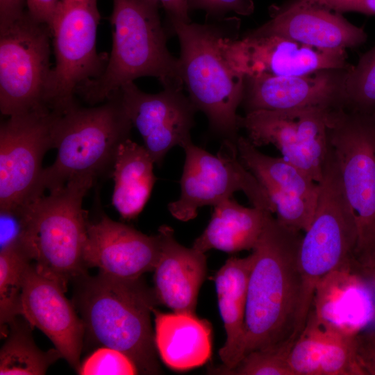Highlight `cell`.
<instances>
[{
	"label": "cell",
	"mask_w": 375,
	"mask_h": 375,
	"mask_svg": "<svg viewBox=\"0 0 375 375\" xmlns=\"http://www.w3.org/2000/svg\"><path fill=\"white\" fill-rule=\"evenodd\" d=\"M174 233L167 225L158 228L160 253L153 269V290L158 303L172 311L194 312L206 274V256L181 245Z\"/></svg>",
	"instance_id": "ffe728a7"
},
{
	"label": "cell",
	"mask_w": 375,
	"mask_h": 375,
	"mask_svg": "<svg viewBox=\"0 0 375 375\" xmlns=\"http://www.w3.org/2000/svg\"><path fill=\"white\" fill-rule=\"evenodd\" d=\"M269 212L244 207L232 197L225 199L214 206L207 227L192 247L203 253L211 249L227 253L253 250Z\"/></svg>",
	"instance_id": "603a6c76"
},
{
	"label": "cell",
	"mask_w": 375,
	"mask_h": 375,
	"mask_svg": "<svg viewBox=\"0 0 375 375\" xmlns=\"http://www.w3.org/2000/svg\"><path fill=\"white\" fill-rule=\"evenodd\" d=\"M297 2L323 8L340 14L353 12L375 15V0H298Z\"/></svg>",
	"instance_id": "8d00e7d4"
},
{
	"label": "cell",
	"mask_w": 375,
	"mask_h": 375,
	"mask_svg": "<svg viewBox=\"0 0 375 375\" xmlns=\"http://www.w3.org/2000/svg\"><path fill=\"white\" fill-rule=\"evenodd\" d=\"M313 219L299 251L302 280L300 326H306L316 290L335 272L351 273L357 242L353 212L335 162L328 151Z\"/></svg>",
	"instance_id": "ba28073f"
},
{
	"label": "cell",
	"mask_w": 375,
	"mask_h": 375,
	"mask_svg": "<svg viewBox=\"0 0 375 375\" xmlns=\"http://www.w3.org/2000/svg\"><path fill=\"white\" fill-rule=\"evenodd\" d=\"M81 375L139 374L135 363L124 353L109 347H99L81 362Z\"/></svg>",
	"instance_id": "d6a6232c"
},
{
	"label": "cell",
	"mask_w": 375,
	"mask_h": 375,
	"mask_svg": "<svg viewBox=\"0 0 375 375\" xmlns=\"http://www.w3.org/2000/svg\"><path fill=\"white\" fill-rule=\"evenodd\" d=\"M348 68L302 76L245 77L241 105L246 112L340 107Z\"/></svg>",
	"instance_id": "e0dca14e"
},
{
	"label": "cell",
	"mask_w": 375,
	"mask_h": 375,
	"mask_svg": "<svg viewBox=\"0 0 375 375\" xmlns=\"http://www.w3.org/2000/svg\"><path fill=\"white\" fill-rule=\"evenodd\" d=\"M60 0H26V10L37 21L51 27Z\"/></svg>",
	"instance_id": "74e56055"
},
{
	"label": "cell",
	"mask_w": 375,
	"mask_h": 375,
	"mask_svg": "<svg viewBox=\"0 0 375 375\" xmlns=\"http://www.w3.org/2000/svg\"><path fill=\"white\" fill-rule=\"evenodd\" d=\"M288 353V351L281 350L253 351L233 369H210L208 372L224 375H293L287 362Z\"/></svg>",
	"instance_id": "1f68e13d"
},
{
	"label": "cell",
	"mask_w": 375,
	"mask_h": 375,
	"mask_svg": "<svg viewBox=\"0 0 375 375\" xmlns=\"http://www.w3.org/2000/svg\"><path fill=\"white\" fill-rule=\"evenodd\" d=\"M262 185L272 203L276 219L290 228L305 232L313 219L317 201L282 191L270 185Z\"/></svg>",
	"instance_id": "4dcf8cb0"
},
{
	"label": "cell",
	"mask_w": 375,
	"mask_h": 375,
	"mask_svg": "<svg viewBox=\"0 0 375 375\" xmlns=\"http://www.w3.org/2000/svg\"><path fill=\"white\" fill-rule=\"evenodd\" d=\"M18 316L8 326L6 340L0 351L1 375H41L59 358L55 348L42 351L31 336L33 327L24 317Z\"/></svg>",
	"instance_id": "484cf974"
},
{
	"label": "cell",
	"mask_w": 375,
	"mask_h": 375,
	"mask_svg": "<svg viewBox=\"0 0 375 375\" xmlns=\"http://www.w3.org/2000/svg\"><path fill=\"white\" fill-rule=\"evenodd\" d=\"M103 103L82 107L78 103L62 113L53 112L54 162L43 169L41 194L59 188L72 178H96L112 171L119 146L129 138L133 124L122 102L120 91Z\"/></svg>",
	"instance_id": "8992f818"
},
{
	"label": "cell",
	"mask_w": 375,
	"mask_h": 375,
	"mask_svg": "<svg viewBox=\"0 0 375 375\" xmlns=\"http://www.w3.org/2000/svg\"><path fill=\"white\" fill-rule=\"evenodd\" d=\"M160 253L158 233L147 235L134 228L102 215L88 222L83 250L86 267L124 278H140L154 269Z\"/></svg>",
	"instance_id": "ac0fdd59"
},
{
	"label": "cell",
	"mask_w": 375,
	"mask_h": 375,
	"mask_svg": "<svg viewBox=\"0 0 375 375\" xmlns=\"http://www.w3.org/2000/svg\"><path fill=\"white\" fill-rule=\"evenodd\" d=\"M355 355L360 375H375V329L356 333Z\"/></svg>",
	"instance_id": "d590c367"
},
{
	"label": "cell",
	"mask_w": 375,
	"mask_h": 375,
	"mask_svg": "<svg viewBox=\"0 0 375 375\" xmlns=\"http://www.w3.org/2000/svg\"><path fill=\"white\" fill-rule=\"evenodd\" d=\"M253 258L252 253L244 258L230 257L215 276L226 341L219 350L222 365L212 369H233L242 359L247 286Z\"/></svg>",
	"instance_id": "7402d4cb"
},
{
	"label": "cell",
	"mask_w": 375,
	"mask_h": 375,
	"mask_svg": "<svg viewBox=\"0 0 375 375\" xmlns=\"http://www.w3.org/2000/svg\"><path fill=\"white\" fill-rule=\"evenodd\" d=\"M26 0H0V29L19 18L25 11Z\"/></svg>",
	"instance_id": "ab89813d"
},
{
	"label": "cell",
	"mask_w": 375,
	"mask_h": 375,
	"mask_svg": "<svg viewBox=\"0 0 375 375\" xmlns=\"http://www.w3.org/2000/svg\"><path fill=\"white\" fill-rule=\"evenodd\" d=\"M74 303L81 314L85 337L99 347L118 350L135 363L139 374H158L151 315L158 301L140 278L124 279L101 272L74 281Z\"/></svg>",
	"instance_id": "7a4b0ae2"
},
{
	"label": "cell",
	"mask_w": 375,
	"mask_h": 375,
	"mask_svg": "<svg viewBox=\"0 0 375 375\" xmlns=\"http://www.w3.org/2000/svg\"><path fill=\"white\" fill-rule=\"evenodd\" d=\"M31 262L22 251L0 252V330L6 338L9 325L19 316L24 274Z\"/></svg>",
	"instance_id": "4316f807"
},
{
	"label": "cell",
	"mask_w": 375,
	"mask_h": 375,
	"mask_svg": "<svg viewBox=\"0 0 375 375\" xmlns=\"http://www.w3.org/2000/svg\"><path fill=\"white\" fill-rule=\"evenodd\" d=\"M327 321L310 310L306 326L292 345L287 362L293 375H319V365Z\"/></svg>",
	"instance_id": "f1b7e54d"
},
{
	"label": "cell",
	"mask_w": 375,
	"mask_h": 375,
	"mask_svg": "<svg viewBox=\"0 0 375 375\" xmlns=\"http://www.w3.org/2000/svg\"><path fill=\"white\" fill-rule=\"evenodd\" d=\"M26 226L24 206L0 209V252L8 250L24 252L23 241Z\"/></svg>",
	"instance_id": "836d02e7"
},
{
	"label": "cell",
	"mask_w": 375,
	"mask_h": 375,
	"mask_svg": "<svg viewBox=\"0 0 375 375\" xmlns=\"http://www.w3.org/2000/svg\"><path fill=\"white\" fill-rule=\"evenodd\" d=\"M220 47L228 64L244 78L302 76L351 66L346 51L315 49L255 29L242 38H238V34L226 36L221 40Z\"/></svg>",
	"instance_id": "5bb4252c"
},
{
	"label": "cell",
	"mask_w": 375,
	"mask_h": 375,
	"mask_svg": "<svg viewBox=\"0 0 375 375\" xmlns=\"http://www.w3.org/2000/svg\"><path fill=\"white\" fill-rule=\"evenodd\" d=\"M127 114L139 131L144 147L158 166L175 146L191 141L190 131L198 111L183 90L163 88L156 94L146 93L134 82L119 90Z\"/></svg>",
	"instance_id": "9a60e30c"
},
{
	"label": "cell",
	"mask_w": 375,
	"mask_h": 375,
	"mask_svg": "<svg viewBox=\"0 0 375 375\" xmlns=\"http://www.w3.org/2000/svg\"><path fill=\"white\" fill-rule=\"evenodd\" d=\"M190 11L203 10L213 19L226 17L228 12L249 15L254 10L252 0H188Z\"/></svg>",
	"instance_id": "e575fe53"
},
{
	"label": "cell",
	"mask_w": 375,
	"mask_h": 375,
	"mask_svg": "<svg viewBox=\"0 0 375 375\" xmlns=\"http://www.w3.org/2000/svg\"><path fill=\"white\" fill-rule=\"evenodd\" d=\"M96 178L73 177L24 206L27 226L23 251L40 274L65 292L69 282L87 274L83 250L89 221L82 203Z\"/></svg>",
	"instance_id": "5b68a950"
},
{
	"label": "cell",
	"mask_w": 375,
	"mask_h": 375,
	"mask_svg": "<svg viewBox=\"0 0 375 375\" xmlns=\"http://www.w3.org/2000/svg\"><path fill=\"white\" fill-rule=\"evenodd\" d=\"M112 46L106 67L76 95L94 106L143 76L156 78L163 88L183 90L180 61L168 50V31L162 24L159 4L155 0H112Z\"/></svg>",
	"instance_id": "3957f363"
},
{
	"label": "cell",
	"mask_w": 375,
	"mask_h": 375,
	"mask_svg": "<svg viewBox=\"0 0 375 375\" xmlns=\"http://www.w3.org/2000/svg\"><path fill=\"white\" fill-rule=\"evenodd\" d=\"M49 26L23 14L0 29V110L11 117L50 111L44 94L51 70Z\"/></svg>",
	"instance_id": "30bf717a"
},
{
	"label": "cell",
	"mask_w": 375,
	"mask_h": 375,
	"mask_svg": "<svg viewBox=\"0 0 375 375\" xmlns=\"http://www.w3.org/2000/svg\"><path fill=\"white\" fill-rule=\"evenodd\" d=\"M167 16V22H191L188 0H155Z\"/></svg>",
	"instance_id": "f35d334b"
},
{
	"label": "cell",
	"mask_w": 375,
	"mask_h": 375,
	"mask_svg": "<svg viewBox=\"0 0 375 375\" xmlns=\"http://www.w3.org/2000/svg\"><path fill=\"white\" fill-rule=\"evenodd\" d=\"M154 163L146 148L130 138L119 146L112 171V203L123 219L136 218L149 200L156 180Z\"/></svg>",
	"instance_id": "cb8c5ba5"
},
{
	"label": "cell",
	"mask_w": 375,
	"mask_h": 375,
	"mask_svg": "<svg viewBox=\"0 0 375 375\" xmlns=\"http://www.w3.org/2000/svg\"><path fill=\"white\" fill-rule=\"evenodd\" d=\"M352 332L327 322L319 365V375H360Z\"/></svg>",
	"instance_id": "f546056e"
},
{
	"label": "cell",
	"mask_w": 375,
	"mask_h": 375,
	"mask_svg": "<svg viewBox=\"0 0 375 375\" xmlns=\"http://www.w3.org/2000/svg\"><path fill=\"white\" fill-rule=\"evenodd\" d=\"M327 136L356 224L352 272L359 274L375 267V113L332 108Z\"/></svg>",
	"instance_id": "52a82bcc"
},
{
	"label": "cell",
	"mask_w": 375,
	"mask_h": 375,
	"mask_svg": "<svg viewBox=\"0 0 375 375\" xmlns=\"http://www.w3.org/2000/svg\"><path fill=\"white\" fill-rule=\"evenodd\" d=\"M240 24L239 18L228 17L205 24L169 22L165 26L179 40L181 73L188 97L206 115L210 130L235 144L244 78L226 62L220 41L238 34Z\"/></svg>",
	"instance_id": "277c9868"
},
{
	"label": "cell",
	"mask_w": 375,
	"mask_h": 375,
	"mask_svg": "<svg viewBox=\"0 0 375 375\" xmlns=\"http://www.w3.org/2000/svg\"><path fill=\"white\" fill-rule=\"evenodd\" d=\"M331 109L253 110L240 116L239 125L253 146L274 145L283 158L319 183L328 151L327 115Z\"/></svg>",
	"instance_id": "4fadbf2b"
},
{
	"label": "cell",
	"mask_w": 375,
	"mask_h": 375,
	"mask_svg": "<svg viewBox=\"0 0 375 375\" xmlns=\"http://www.w3.org/2000/svg\"><path fill=\"white\" fill-rule=\"evenodd\" d=\"M97 0H60L51 27L55 65L44 94L46 107L62 113L77 103L81 86L99 77L108 60L97 51Z\"/></svg>",
	"instance_id": "9c48e42d"
},
{
	"label": "cell",
	"mask_w": 375,
	"mask_h": 375,
	"mask_svg": "<svg viewBox=\"0 0 375 375\" xmlns=\"http://www.w3.org/2000/svg\"><path fill=\"white\" fill-rule=\"evenodd\" d=\"M53 112L8 117L0 126V209L24 206L42 195V159L53 149Z\"/></svg>",
	"instance_id": "7c38bea8"
},
{
	"label": "cell",
	"mask_w": 375,
	"mask_h": 375,
	"mask_svg": "<svg viewBox=\"0 0 375 375\" xmlns=\"http://www.w3.org/2000/svg\"><path fill=\"white\" fill-rule=\"evenodd\" d=\"M65 292L58 283L40 274L30 262L24 274L19 315L42 331L78 372L85 327Z\"/></svg>",
	"instance_id": "2e32d148"
},
{
	"label": "cell",
	"mask_w": 375,
	"mask_h": 375,
	"mask_svg": "<svg viewBox=\"0 0 375 375\" xmlns=\"http://www.w3.org/2000/svg\"><path fill=\"white\" fill-rule=\"evenodd\" d=\"M185 160L179 198L168 204L172 215L188 222L204 206H213L242 191L252 206L274 213L272 203L261 183L240 161L236 144L223 140L216 156L194 144L183 146Z\"/></svg>",
	"instance_id": "8fae6325"
},
{
	"label": "cell",
	"mask_w": 375,
	"mask_h": 375,
	"mask_svg": "<svg viewBox=\"0 0 375 375\" xmlns=\"http://www.w3.org/2000/svg\"><path fill=\"white\" fill-rule=\"evenodd\" d=\"M271 19L255 30L279 35L325 51H346L367 40L362 28L349 22L342 14L295 1L283 8H272Z\"/></svg>",
	"instance_id": "d6986e66"
},
{
	"label": "cell",
	"mask_w": 375,
	"mask_h": 375,
	"mask_svg": "<svg viewBox=\"0 0 375 375\" xmlns=\"http://www.w3.org/2000/svg\"><path fill=\"white\" fill-rule=\"evenodd\" d=\"M341 107L375 113V46L346 73Z\"/></svg>",
	"instance_id": "83f0119b"
},
{
	"label": "cell",
	"mask_w": 375,
	"mask_h": 375,
	"mask_svg": "<svg viewBox=\"0 0 375 375\" xmlns=\"http://www.w3.org/2000/svg\"><path fill=\"white\" fill-rule=\"evenodd\" d=\"M239 158L261 185H270L282 191L316 202L319 185L305 171L283 157L261 153L244 137L236 143Z\"/></svg>",
	"instance_id": "d4e9b609"
},
{
	"label": "cell",
	"mask_w": 375,
	"mask_h": 375,
	"mask_svg": "<svg viewBox=\"0 0 375 375\" xmlns=\"http://www.w3.org/2000/svg\"><path fill=\"white\" fill-rule=\"evenodd\" d=\"M301 231L269 212L252 250L244 323L243 357L256 350L289 351L301 333Z\"/></svg>",
	"instance_id": "6da1fadb"
},
{
	"label": "cell",
	"mask_w": 375,
	"mask_h": 375,
	"mask_svg": "<svg viewBox=\"0 0 375 375\" xmlns=\"http://www.w3.org/2000/svg\"><path fill=\"white\" fill-rule=\"evenodd\" d=\"M155 344L163 363L174 371L184 372L203 365L212 351V326L194 312L166 313L156 308Z\"/></svg>",
	"instance_id": "44dd1931"
},
{
	"label": "cell",
	"mask_w": 375,
	"mask_h": 375,
	"mask_svg": "<svg viewBox=\"0 0 375 375\" xmlns=\"http://www.w3.org/2000/svg\"><path fill=\"white\" fill-rule=\"evenodd\" d=\"M359 278L363 281L365 285L369 288L372 300V322H371L369 326L365 329H375V269L361 276Z\"/></svg>",
	"instance_id": "60d3db41"
}]
</instances>
